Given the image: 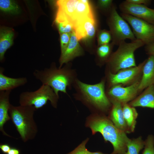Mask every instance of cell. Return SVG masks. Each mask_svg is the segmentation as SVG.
Here are the masks:
<instances>
[{"label": "cell", "mask_w": 154, "mask_h": 154, "mask_svg": "<svg viewBox=\"0 0 154 154\" xmlns=\"http://www.w3.org/2000/svg\"><path fill=\"white\" fill-rule=\"evenodd\" d=\"M33 75L42 84L51 87L58 96L59 92L67 94V88L71 89L78 78L76 70L72 68L70 63L61 68H57L53 63L49 68L35 70Z\"/></svg>", "instance_id": "obj_1"}, {"label": "cell", "mask_w": 154, "mask_h": 154, "mask_svg": "<svg viewBox=\"0 0 154 154\" xmlns=\"http://www.w3.org/2000/svg\"><path fill=\"white\" fill-rule=\"evenodd\" d=\"M106 79L104 77L99 82L94 84L85 83L77 78L73 86V94L76 99L87 106L102 112L107 111L111 105L106 92Z\"/></svg>", "instance_id": "obj_2"}, {"label": "cell", "mask_w": 154, "mask_h": 154, "mask_svg": "<svg viewBox=\"0 0 154 154\" xmlns=\"http://www.w3.org/2000/svg\"><path fill=\"white\" fill-rule=\"evenodd\" d=\"M87 125L91 129L92 134L99 132L106 141L112 144L114 150L111 154H125L127 151V143L129 139L125 132L117 128L107 117L98 115L90 117Z\"/></svg>", "instance_id": "obj_3"}, {"label": "cell", "mask_w": 154, "mask_h": 154, "mask_svg": "<svg viewBox=\"0 0 154 154\" xmlns=\"http://www.w3.org/2000/svg\"><path fill=\"white\" fill-rule=\"evenodd\" d=\"M36 109L33 106L11 104L9 110L11 120L24 142L33 139L38 132L37 125L34 119Z\"/></svg>", "instance_id": "obj_4"}, {"label": "cell", "mask_w": 154, "mask_h": 154, "mask_svg": "<svg viewBox=\"0 0 154 154\" xmlns=\"http://www.w3.org/2000/svg\"><path fill=\"white\" fill-rule=\"evenodd\" d=\"M144 45L142 41L137 39L130 42H121L106 63V70L114 74L122 69L136 66L135 52Z\"/></svg>", "instance_id": "obj_5"}, {"label": "cell", "mask_w": 154, "mask_h": 154, "mask_svg": "<svg viewBox=\"0 0 154 154\" xmlns=\"http://www.w3.org/2000/svg\"><path fill=\"white\" fill-rule=\"evenodd\" d=\"M59 98V96L51 87L42 84L35 91L22 92L19 96V102L20 105L33 106L37 110L42 107L49 100L52 106L56 108Z\"/></svg>", "instance_id": "obj_6"}, {"label": "cell", "mask_w": 154, "mask_h": 154, "mask_svg": "<svg viewBox=\"0 0 154 154\" xmlns=\"http://www.w3.org/2000/svg\"><path fill=\"white\" fill-rule=\"evenodd\" d=\"M107 22L112 36V42L115 45H118L127 39L131 41L136 39L128 23L118 14L114 5L108 15Z\"/></svg>", "instance_id": "obj_7"}, {"label": "cell", "mask_w": 154, "mask_h": 154, "mask_svg": "<svg viewBox=\"0 0 154 154\" xmlns=\"http://www.w3.org/2000/svg\"><path fill=\"white\" fill-rule=\"evenodd\" d=\"M145 61L144 60L135 66L121 70L114 74L105 69L106 87L107 89L116 85L126 86L140 80Z\"/></svg>", "instance_id": "obj_8"}, {"label": "cell", "mask_w": 154, "mask_h": 154, "mask_svg": "<svg viewBox=\"0 0 154 154\" xmlns=\"http://www.w3.org/2000/svg\"><path fill=\"white\" fill-rule=\"evenodd\" d=\"M121 16L131 26L137 39L145 45L154 43V25L129 15L121 13Z\"/></svg>", "instance_id": "obj_9"}, {"label": "cell", "mask_w": 154, "mask_h": 154, "mask_svg": "<svg viewBox=\"0 0 154 154\" xmlns=\"http://www.w3.org/2000/svg\"><path fill=\"white\" fill-rule=\"evenodd\" d=\"M140 81L125 87L120 85L113 86L106 90V95L111 103H119L123 106L133 100L140 93Z\"/></svg>", "instance_id": "obj_10"}, {"label": "cell", "mask_w": 154, "mask_h": 154, "mask_svg": "<svg viewBox=\"0 0 154 154\" xmlns=\"http://www.w3.org/2000/svg\"><path fill=\"white\" fill-rule=\"evenodd\" d=\"M119 8L122 13L129 15L154 25V9L143 5H137L126 1L121 3Z\"/></svg>", "instance_id": "obj_11"}, {"label": "cell", "mask_w": 154, "mask_h": 154, "mask_svg": "<svg viewBox=\"0 0 154 154\" xmlns=\"http://www.w3.org/2000/svg\"><path fill=\"white\" fill-rule=\"evenodd\" d=\"M74 28L79 41H90L94 37L97 31V23L94 16H88L79 20L76 23Z\"/></svg>", "instance_id": "obj_12"}, {"label": "cell", "mask_w": 154, "mask_h": 154, "mask_svg": "<svg viewBox=\"0 0 154 154\" xmlns=\"http://www.w3.org/2000/svg\"><path fill=\"white\" fill-rule=\"evenodd\" d=\"M74 31L72 33L70 41L65 51L61 54L59 59V68L62 67L76 57L84 54V50L78 42Z\"/></svg>", "instance_id": "obj_13"}, {"label": "cell", "mask_w": 154, "mask_h": 154, "mask_svg": "<svg viewBox=\"0 0 154 154\" xmlns=\"http://www.w3.org/2000/svg\"><path fill=\"white\" fill-rule=\"evenodd\" d=\"M152 85H154V56L150 55L143 66L139 86V92Z\"/></svg>", "instance_id": "obj_14"}, {"label": "cell", "mask_w": 154, "mask_h": 154, "mask_svg": "<svg viewBox=\"0 0 154 154\" xmlns=\"http://www.w3.org/2000/svg\"><path fill=\"white\" fill-rule=\"evenodd\" d=\"M11 91H0V131L4 135L10 137H12L5 131L3 127L7 121L11 120L8 113L11 105L9 100Z\"/></svg>", "instance_id": "obj_15"}, {"label": "cell", "mask_w": 154, "mask_h": 154, "mask_svg": "<svg viewBox=\"0 0 154 154\" xmlns=\"http://www.w3.org/2000/svg\"><path fill=\"white\" fill-rule=\"evenodd\" d=\"M129 104L134 107H141L154 109V85L146 88Z\"/></svg>", "instance_id": "obj_16"}, {"label": "cell", "mask_w": 154, "mask_h": 154, "mask_svg": "<svg viewBox=\"0 0 154 154\" xmlns=\"http://www.w3.org/2000/svg\"><path fill=\"white\" fill-rule=\"evenodd\" d=\"M4 70L0 68V91L12 90L25 84L27 82L26 77L13 78L5 75Z\"/></svg>", "instance_id": "obj_17"}, {"label": "cell", "mask_w": 154, "mask_h": 154, "mask_svg": "<svg viewBox=\"0 0 154 154\" xmlns=\"http://www.w3.org/2000/svg\"><path fill=\"white\" fill-rule=\"evenodd\" d=\"M112 104L110 115L112 121L119 129L125 132H129V130L123 116L122 105L117 102Z\"/></svg>", "instance_id": "obj_18"}, {"label": "cell", "mask_w": 154, "mask_h": 154, "mask_svg": "<svg viewBox=\"0 0 154 154\" xmlns=\"http://www.w3.org/2000/svg\"><path fill=\"white\" fill-rule=\"evenodd\" d=\"M14 33L12 29L3 27L0 31V60L3 61L7 50L13 43Z\"/></svg>", "instance_id": "obj_19"}, {"label": "cell", "mask_w": 154, "mask_h": 154, "mask_svg": "<svg viewBox=\"0 0 154 154\" xmlns=\"http://www.w3.org/2000/svg\"><path fill=\"white\" fill-rule=\"evenodd\" d=\"M79 1L60 0L56 2L58 11L65 15L73 25L75 12Z\"/></svg>", "instance_id": "obj_20"}, {"label": "cell", "mask_w": 154, "mask_h": 154, "mask_svg": "<svg viewBox=\"0 0 154 154\" xmlns=\"http://www.w3.org/2000/svg\"><path fill=\"white\" fill-rule=\"evenodd\" d=\"M114 45L112 42L108 44L98 46L95 52V61L97 66L102 67L106 64L113 53Z\"/></svg>", "instance_id": "obj_21"}, {"label": "cell", "mask_w": 154, "mask_h": 154, "mask_svg": "<svg viewBox=\"0 0 154 154\" xmlns=\"http://www.w3.org/2000/svg\"><path fill=\"white\" fill-rule=\"evenodd\" d=\"M124 117L129 131H134L136 123L138 113L134 107L127 104L122 106Z\"/></svg>", "instance_id": "obj_22"}, {"label": "cell", "mask_w": 154, "mask_h": 154, "mask_svg": "<svg viewBox=\"0 0 154 154\" xmlns=\"http://www.w3.org/2000/svg\"><path fill=\"white\" fill-rule=\"evenodd\" d=\"M94 16L88 1L79 0L77 5L74 20V25L79 20L88 16Z\"/></svg>", "instance_id": "obj_23"}, {"label": "cell", "mask_w": 154, "mask_h": 154, "mask_svg": "<svg viewBox=\"0 0 154 154\" xmlns=\"http://www.w3.org/2000/svg\"><path fill=\"white\" fill-rule=\"evenodd\" d=\"M145 144V141L141 137L132 139H129L127 143V151L125 154H139Z\"/></svg>", "instance_id": "obj_24"}, {"label": "cell", "mask_w": 154, "mask_h": 154, "mask_svg": "<svg viewBox=\"0 0 154 154\" xmlns=\"http://www.w3.org/2000/svg\"><path fill=\"white\" fill-rule=\"evenodd\" d=\"M0 9L2 11L13 14H18L21 12L20 7L14 1L0 0Z\"/></svg>", "instance_id": "obj_25"}, {"label": "cell", "mask_w": 154, "mask_h": 154, "mask_svg": "<svg viewBox=\"0 0 154 154\" xmlns=\"http://www.w3.org/2000/svg\"><path fill=\"white\" fill-rule=\"evenodd\" d=\"M112 36L109 31L105 29L99 30L97 34L98 46L110 43Z\"/></svg>", "instance_id": "obj_26"}, {"label": "cell", "mask_w": 154, "mask_h": 154, "mask_svg": "<svg viewBox=\"0 0 154 154\" xmlns=\"http://www.w3.org/2000/svg\"><path fill=\"white\" fill-rule=\"evenodd\" d=\"M88 139L83 141L74 150L67 154H107L101 152H91L89 151L86 147V145Z\"/></svg>", "instance_id": "obj_27"}, {"label": "cell", "mask_w": 154, "mask_h": 154, "mask_svg": "<svg viewBox=\"0 0 154 154\" xmlns=\"http://www.w3.org/2000/svg\"><path fill=\"white\" fill-rule=\"evenodd\" d=\"M114 5L111 0H99L98 1V8L102 11L108 14L110 13Z\"/></svg>", "instance_id": "obj_28"}, {"label": "cell", "mask_w": 154, "mask_h": 154, "mask_svg": "<svg viewBox=\"0 0 154 154\" xmlns=\"http://www.w3.org/2000/svg\"><path fill=\"white\" fill-rule=\"evenodd\" d=\"M56 23L60 34L64 33H71L74 31L73 25L69 21H66Z\"/></svg>", "instance_id": "obj_29"}, {"label": "cell", "mask_w": 154, "mask_h": 154, "mask_svg": "<svg viewBox=\"0 0 154 154\" xmlns=\"http://www.w3.org/2000/svg\"><path fill=\"white\" fill-rule=\"evenodd\" d=\"M142 154H154V137L153 135H149L145 141Z\"/></svg>", "instance_id": "obj_30"}, {"label": "cell", "mask_w": 154, "mask_h": 154, "mask_svg": "<svg viewBox=\"0 0 154 154\" xmlns=\"http://www.w3.org/2000/svg\"><path fill=\"white\" fill-rule=\"evenodd\" d=\"M71 33H64L60 34L61 54L65 51L68 46L70 41Z\"/></svg>", "instance_id": "obj_31"}, {"label": "cell", "mask_w": 154, "mask_h": 154, "mask_svg": "<svg viewBox=\"0 0 154 154\" xmlns=\"http://www.w3.org/2000/svg\"><path fill=\"white\" fill-rule=\"evenodd\" d=\"M127 2L134 4L143 5L147 6L150 4L151 1L150 0H126Z\"/></svg>", "instance_id": "obj_32"}, {"label": "cell", "mask_w": 154, "mask_h": 154, "mask_svg": "<svg viewBox=\"0 0 154 154\" xmlns=\"http://www.w3.org/2000/svg\"><path fill=\"white\" fill-rule=\"evenodd\" d=\"M145 50L147 54L154 56V43L146 45Z\"/></svg>", "instance_id": "obj_33"}, {"label": "cell", "mask_w": 154, "mask_h": 154, "mask_svg": "<svg viewBox=\"0 0 154 154\" xmlns=\"http://www.w3.org/2000/svg\"><path fill=\"white\" fill-rule=\"evenodd\" d=\"M11 147L8 144L1 143L0 144V149L2 152L4 154H7Z\"/></svg>", "instance_id": "obj_34"}, {"label": "cell", "mask_w": 154, "mask_h": 154, "mask_svg": "<svg viewBox=\"0 0 154 154\" xmlns=\"http://www.w3.org/2000/svg\"><path fill=\"white\" fill-rule=\"evenodd\" d=\"M20 150L15 147H11L7 154H20Z\"/></svg>", "instance_id": "obj_35"}]
</instances>
